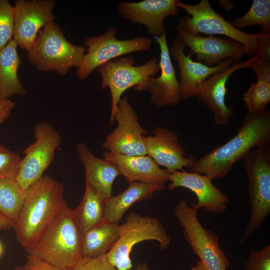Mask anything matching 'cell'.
Listing matches in <instances>:
<instances>
[{
  "instance_id": "cell-1",
  "label": "cell",
  "mask_w": 270,
  "mask_h": 270,
  "mask_svg": "<svg viewBox=\"0 0 270 270\" xmlns=\"http://www.w3.org/2000/svg\"><path fill=\"white\" fill-rule=\"evenodd\" d=\"M270 142V110L248 112L235 136L196 160L191 170L212 180L224 178L254 148L267 146Z\"/></svg>"
},
{
  "instance_id": "cell-2",
  "label": "cell",
  "mask_w": 270,
  "mask_h": 270,
  "mask_svg": "<svg viewBox=\"0 0 270 270\" xmlns=\"http://www.w3.org/2000/svg\"><path fill=\"white\" fill-rule=\"evenodd\" d=\"M63 184L44 176L25 190L23 204L14 229L25 250L31 247L66 204Z\"/></svg>"
},
{
  "instance_id": "cell-3",
  "label": "cell",
  "mask_w": 270,
  "mask_h": 270,
  "mask_svg": "<svg viewBox=\"0 0 270 270\" xmlns=\"http://www.w3.org/2000/svg\"><path fill=\"white\" fill-rule=\"evenodd\" d=\"M82 238L74 210L66 204L34 244L24 251L65 270L82 258Z\"/></svg>"
},
{
  "instance_id": "cell-4",
  "label": "cell",
  "mask_w": 270,
  "mask_h": 270,
  "mask_svg": "<svg viewBox=\"0 0 270 270\" xmlns=\"http://www.w3.org/2000/svg\"><path fill=\"white\" fill-rule=\"evenodd\" d=\"M86 50L84 46L68 41L61 28L52 22L39 32L26 55L39 70H53L64 76L70 68L80 66Z\"/></svg>"
},
{
  "instance_id": "cell-5",
  "label": "cell",
  "mask_w": 270,
  "mask_h": 270,
  "mask_svg": "<svg viewBox=\"0 0 270 270\" xmlns=\"http://www.w3.org/2000/svg\"><path fill=\"white\" fill-rule=\"evenodd\" d=\"M176 6L184 10L187 16L180 18L177 28L191 34H220L234 39L245 48L250 58L257 56L260 48L262 33L255 34L244 32L234 27L210 6L208 0H201L195 5L176 0Z\"/></svg>"
},
{
  "instance_id": "cell-6",
  "label": "cell",
  "mask_w": 270,
  "mask_h": 270,
  "mask_svg": "<svg viewBox=\"0 0 270 270\" xmlns=\"http://www.w3.org/2000/svg\"><path fill=\"white\" fill-rule=\"evenodd\" d=\"M248 179L250 218L240 240L258 229L270 214V150L268 146L252 149L243 158Z\"/></svg>"
},
{
  "instance_id": "cell-7",
  "label": "cell",
  "mask_w": 270,
  "mask_h": 270,
  "mask_svg": "<svg viewBox=\"0 0 270 270\" xmlns=\"http://www.w3.org/2000/svg\"><path fill=\"white\" fill-rule=\"evenodd\" d=\"M148 240L158 242L161 250L168 248L170 243L168 232L158 219L131 212L120 224L119 238L106 254V257L118 270H130L132 267L130 258L132 248L140 242Z\"/></svg>"
},
{
  "instance_id": "cell-8",
  "label": "cell",
  "mask_w": 270,
  "mask_h": 270,
  "mask_svg": "<svg viewBox=\"0 0 270 270\" xmlns=\"http://www.w3.org/2000/svg\"><path fill=\"white\" fill-rule=\"evenodd\" d=\"M198 209L184 200L176 204L174 213L184 236L206 270H226L230 262L218 243L216 234L204 228L198 217Z\"/></svg>"
},
{
  "instance_id": "cell-9",
  "label": "cell",
  "mask_w": 270,
  "mask_h": 270,
  "mask_svg": "<svg viewBox=\"0 0 270 270\" xmlns=\"http://www.w3.org/2000/svg\"><path fill=\"white\" fill-rule=\"evenodd\" d=\"M118 30L109 28L98 36L86 38L84 42L88 47L76 76L78 79L86 78L92 72L102 64L122 56L136 52L148 51L152 40L138 36L131 40H119L116 38Z\"/></svg>"
},
{
  "instance_id": "cell-10",
  "label": "cell",
  "mask_w": 270,
  "mask_h": 270,
  "mask_svg": "<svg viewBox=\"0 0 270 270\" xmlns=\"http://www.w3.org/2000/svg\"><path fill=\"white\" fill-rule=\"evenodd\" d=\"M134 64L132 57L121 56L98 68L102 78V88L108 87L110 92V124L114 122V116L122 94L128 88L142 84L148 77L155 76L160 70L158 60L156 58L140 66Z\"/></svg>"
},
{
  "instance_id": "cell-11",
  "label": "cell",
  "mask_w": 270,
  "mask_h": 270,
  "mask_svg": "<svg viewBox=\"0 0 270 270\" xmlns=\"http://www.w3.org/2000/svg\"><path fill=\"white\" fill-rule=\"evenodd\" d=\"M34 132L35 140L24 149L16 178L24 190L44 176L62 142L58 132L47 122L35 124Z\"/></svg>"
},
{
  "instance_id": "cell-12",
  "label": "cell",
  "mask_w": 270,
  "mask_h": 270,
  "mask_svg": "<svg viewBox=\"0 0 270 270\" xmlns=\"http://www.w3.org/2000/svg\"><path fill=\"white\" fill-rule=\"evenodd\" d=\"M117 126L106 137L103 148L114 154L126 156L146 155L143 140L146 130L127 96L119 100L114 116Z\"/></svg>"
},
{
  "instance_id": "cell-13",
  "label": "cell",
  "mask_w": 270,
  "mask_h": 270,
  "mask_svg": "<svg viewBox=\"0 0 270 270\" xmlns=\"http://www.w3.org/2000/svg\"><path fill=\"white\" fill-rule=\"evenodd\" d=\"M53 0H17L14 1L13 39L26 52L34 43L39 32L54 22Z\"/></svg>"
},
{
  "instance_id": "cell-14",
  "label": "cell",
  "mask_w": 270,
  "mask_h": 270,
  "mask_svg": "<svg viewBox=\"0 0 270 270\" xmlns=\"http://www.w3.org/2000/svg\"><path fill=\"white\" fill-rule=\"evenodd\" d=\"M176 38L185 47L189 48L192 56L196 57V62L213 67L224 60L234 62L241 60L246 54L244 46L236 40L229 38L200 34H191L176 28Z\"/></svg>"
},
{
  "instance_id": "cell-15",
  "label": "cell",
  "mask_w": 270,
  "mask_h": 270,
  "mask_svg": "<svg viewBox=\"0 0 270 270\" xmlns=\"http://www.w3.org/2000/svg\"><path fill=\"white\" fill-rule=\"evenodd\" d=\"M160 48L159 77H148L142 84L135 86L136 92L146 90L150 101L156 108H163L178 104L182 100L180 84L172 64L167 43L166 31L158 37H154Z\"/></svg>"
},
{
  "instance_id": "cell-16",
  "label": "cell",
  "mask_w": 270,
  "mask_h": 270,
  "mask_svg": "<svg viewBox=\"0 0 270 270\" xmlns=\"http://www.w3.org/2000/svg\"><path fill=\"white\" fill-rule=\"evenodd\" d=\"M170 183L168 188L172 190L177 188H184L193 192L197 202L192 206L206 212L222 213L227 208L230 200L228 196L215 186L208 176L194 172L176 170L168 175Z\"/></svg>"
},
{
  "instance_id": "cell-17",
  "label": "cell",
  "mask_w": 270,
  "mask_h": 270,
  "mask_svg": "<svg viewBox=\"0 0 270 270\" xmlns=\"http://www.w3.org/2000/svg\"><path fill=\"white\" fill-rule=\"evenodd\" d=\"M146 155L169 173L191 168L196 162L192 156L186 158L184 149L179 142L178 134L170 129L158 126L150 136H143Z\"/></svg>"
},
{
  "instance_id": "cell-18",
  "label": "cell",
  "mask_w": 270,
  "mask_h": 270,
  "mask_svg": "<svg viewBox=\"0 0 270 270\" xmlns=\"http://www.w3.org/2000/svg\"><path fill=\"white\" fill-rule=\"evenodd\" d=\"M251 60L234 62L226 68L208 76L202 84L196 96L212 112L216 126L229 124L234 114V109L229 108L225 103L228 78L236 70L247 68Z\"/></svg>"
},
{
  "instance_id": "cell-19",
  "label": "cell",
  "mask_w": 270,
  "mask_h": 270,
  "mask_svg": "<svg viewBox=\"0 0 270 270\" xmlns=\"http://www.w3.org/2000/svg\"><path fill=\"white\" fill-rule=\"evenodd\" d=\"M176 0H144L138 2H120L118 12L125 19L144 26L154 37L162 34L165 30L164 20L169 16H178L180 12Z\"/></svg>"
},
{
  "instance_id": "cell-20",
  "label": "cell",
  "mask_w": 270,
  "mask_h": 270,
  "mask_svg": "<svg viewBox=\"0 0 270 270\" xmlns=\"http://www.w3.org/2000/svg\"><path fill=\"white\" fill-rule=\"evenodd\" d=\"M184 48V45L174 38L169 52L170 56L178 62L182 99L188 100L196 96L202 84L208 76L226 68L234 61L231 58H226L220 64L210 67L202 62L193 61L191 59L192 56L190 54L186 56Z\"/></svg>"
},
{
  "instance_id": "cell-21",
  "label": "cell",
  "mask_w": 270,
  "mask_h": 270,
  "mask_svg": "<svg viewBox=\"0 0 270 270\" xmlns=\"http://www.w3.org/2000/svg\"><path fill=\"white\" fill-rule=\"evenodd\" d=\"M104 158L116 164L129 182L166 184L169 172L162 169L148 156H126L106 151Z\"/></svg>"
},
{
  "instance_id": "cell-22",
  "label": "cell",
  "mask_w": 270,
  "mask_h": 270,
  "mask_svg": "<svg viewBox=\"0 0 270 270\" xmlns=\"http://www.w3.org/2000/svg\"><path fill=\"white\" fill-rule=\"evenodd\" d=\"M78 156L85 172L86 182L107 198L112 195V184L121 173L117 166L95 156L83 142L76 146Z\"/></svg>"
},
{
  "instance_id": "cell-23",
  "label": "cell",
  "mask_w": 270,
  "mask_h": 270,
  "mask_svg": "<svg viewBox=\"0 0 270 270\" xmlns=\"http://www.w3.org/2000/svg\"><path fill=\"white\" fill-rule=\"evenodd\" d=\"M165 184L129 182L126 189L107 199L104 208V220L118 224L128 209L135 202L150 198L156 192L164 190Z\"/></svg>"
},
{
  "instance_id": "cell-24",
  "label": "cell",
  "mask_w": 270,
  "mask_h": 270,
  "mask_svg": "<svg viewBox=\"0 0 270 270\" xmlns=\"http://www.w3.org/2000/svg\"><path fill=\"white\" fill-rule=\"evenodd\" d=\"M18 44L12 38L0 50V98H9L14 95L26 93L18 74L20 58Z\"/></svg>"
},
{
  "instance_id": "cell-25",
  "label": "cell",
  "mask_w": 270,
  "mask_h": 270,
  "mask_svg": "<svg viewBox=\"0 0 270 270\" xmlns=\"http://www.w3.org/2000/svg\"><path fill=\"white\" fill-rule=\"evenodd\" d=\"M120 236V224L104 220L82 234V258H94L106 254Z\"/></svg>"
},
{
  "instance_id": "cell-26",
  "label": "cell",
  "mask_w": 270,
  "mask_h": 270,
  "mask_svg": "<svg viewBox=\"0 0 270 270\" xmlns=\"http://www.w3.org/2000/svg\"><path fill=\"white\" fill-rule=\"evenodd\" d=\"M107 198L86 182L83 198L74 210L75 218L82 234L104 220V208Z\"/></svg>"
},
{
  "instance_id": "cell-27",
  "label": "cell",
  "mask_w": 270,
  "mask_h": 270,
  "mask_svg": "<svg viewBox=\"0 0 270 270\" xmlns=\"http://www.w3.org/2000/svg\"><path fill=\"white\" fill-rule=\"evenodd\" d=\"M24 192L16 178L0 180V214L9 220L14 226L19 217Z\"/></svg>"
},
{
  "instance_id": "cell-28",
  "label": "cell",
  "mask_w": 270,
  "mask_h": 270,
  "mask_svg": "<svg viewBox=\"0 0 270 270\" xmlns=\"http://www.w3.org/2000/svg\"><path fill=\"white\" fill-rule=\"evenodd\" d=\"M230 23L238 29L261 25V32H270V0H254L244 15L234 18Z\"/></svg>"
},
{
  "instance_id": "cell-29",
  "label": "cell",
  "mask_w": 270,
  "mask_h": 270,
  "mask_svg": "<svg viewBox=\"0 0 270 270\" xmlns=\"http://www.w3.org/2000/svg\"><path fill=\"white\" fill-rule=\"evenodd\" d=\"M243 100L248 112L264 110L270 102V84L257 80L244 93Z\"/></svg>"
},
{
  "instance_id": "cell-30",
  "label": "cell",
  "mask_w": 270,
  "mask_h": 270,
  "mask_svg": "<svg viewBox=\"0 0 270 270\" xmlns=\"http://www.w3.org/2000/svg\"><path fill=\"white\" fill-rule=\"evenodd\" d=\"M14 8L8 0H0V50L12 39Z\"/></svg>"
},
{
  "instance_id": "cell-31",
  "label": "cell",
  "mask_w": 270,
  "mask_h": 270,
  "mask_svg": "<svg viewBox=\"0 0 270 270\" xmlns=\"http://www.w3.org/2000/svg\"><path fill=\"white\" fill-rule=\"evenodd\" d=\"M21 159L18 154L0 144V180L16 178Z\"/></svg>"
},
{
  "instance_id": "cell-32",
  "label": "cell",
  "mask_w": 270,
  "mask_h": 270,
  "mask_svg": "<svg viewBox=\"0 0 270 270\" xmlns=\"http://www.w3.org/2000/svg\"><path fill=\"white\" fill-rule=\"evenodd\" d=\"M244 270H270V246L250 252Z\"/></svg>"
},
{
  "instance_id": "cell-33",
  "label": "cell",
  "mask_w": 270,
  "mask_h": 270,
  "mask_svg": "<svg viewBox=\"0 0 270 270\" xmlns=\"http://www.w3.org/2000/svg\"><path fill=\"white\" fill-rule=\"evenodd\" d=\"M65 270H118L106 254L94 258H82L74 266Z\"/></svg>"
},
{
  "instance_id": "cell-34",
  "label": "cell",
  "mask_w": 270,
  "mask_h": 270,
  "mask_svg": "<svg viewBox=\"0 0 270 270\" xmlns=\"http://www.w3.org/2000/svg\"><path fill=\"white\" fill-rule=\"evenodd\" d=\"M247 68L252 69L257 76V80L270 84V60L256 56L251 58Z\"/></svg>"
},
{
  "instance_id": "cell-35",
  "label": "cell",
  "mask_w": 270,
  "mask_h": 270,
  "mask_svg": "<svg viewBox=\"0 0 270 270\" xmlns=\"http://www.w3.org/2000/svg\"><path fill=\"white\" fill-rule=\"evenodd\" d=\"M14 270H64L34 256L28 254L24 264Z\"/></svg>"
},
{
  "instance_id": "cell-36",
  "label": "cell",
  "mask_w": 270,
  "mask_h": 270,
  "mask_svg": "<svg viewBox=\"0 0 270 270\" xmlns=\"http://www.w3.org/2000/svg\"><path fill=\"white\" fill-rule=\"evenodd\" d=\"M14 106V102L10 98H0V124L9 117Z\"/></svg>"
},
{
  "instance_id": "cell-37",
  "label": "cell",
  "mask_w": 270,
  "mask_h": 270,
  "mask_svg": "<svg viewBox=\"0 0 270 270\" xmlns=\"http://www.w3.org/2000/svg\"><path fill=\"white\" fill-rule=\"evenodd\" d=\"M13 224L8 218L0 214V230H6L13 228Z\"/></svg>"
},
{
  "instance_id": "cell-38",
  "label": "cell",
  "mask_w": 270,
  "mask_h": 270,
  "mask_svg": "<svg viewBox=\"0 0 270 270\" xmlns=\"http://www.w3.org/2000/svg\"><path fill=\"white\" fill-rule=\"evenodd\" d=\"M190 270H206L200 260L197 261L195 266L192 267Z\"/></svg>"
},
{
  "instance_id": "cell-39",
  "label": "cell",
  "mask_w": 270,
  "mask_h": 270,
  "mask_svg": "<svg viewBox=\"0 0 270 270\" xmlns=\"http://www.w3.org/2000/svg\"><path fill=\"white\" fill-rule=\"evenodd\" d=\"M130 270H132V268ZM135 270H150L148 264L146 263L142 262L138 264Z\"/></svg>"
},
{
  "instance_id": "cell-40",
  "label": "cell",
  "mask_w": 270,
  "mask_h": 270,
  "mask_svg": "<svg viewBox=\"0 0 270 270\" xmlns=\"http://www.w3.org/2000/svg\"><path fill=\"white\" fill-rule=\"evenodd\" d=\"M4 252V248L2 243L0 242V256L2 255Z\"/></svg>"
}]
</instances>
